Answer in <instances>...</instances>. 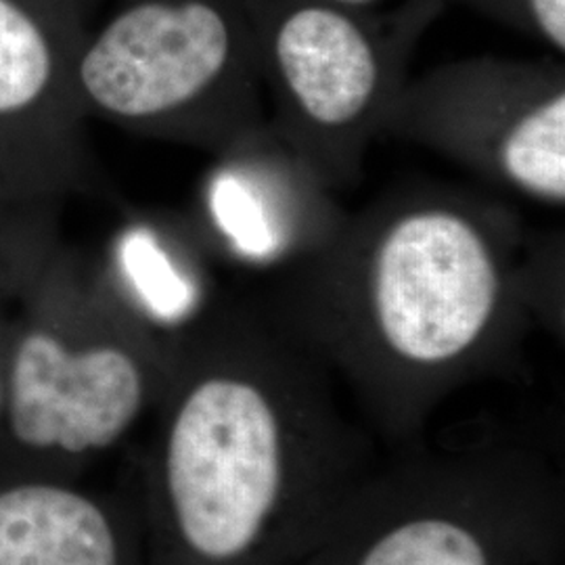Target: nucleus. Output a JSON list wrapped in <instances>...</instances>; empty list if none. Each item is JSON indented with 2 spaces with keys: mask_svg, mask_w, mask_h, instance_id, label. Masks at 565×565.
<instances>
[{
  "mask_svg": "<svg viewBox=\"0 0 565 565\" xmlns=\"http://www.w3.org/2000/svg\"><path fill=\"white\" fill-rule=\"evenodd\" d=\"M88 0H0V184L15 207L99 191L76 61Z\"/></svg>",
  "mask_w": 565,
  "mask_h": 565,
  "instance_id": "obj_8",
  "label": "nucleus"
},
{
  "mask_svg": "<svg viewBox=\"0 0 565 565\" xmlns=\"http://www.w3.org/2000/svg\"><path fill=\"white\" fill-rule=\"evenodd\" d=\"M74 82L88 120L210 158L268 126L245 0H121Z\"/></svg>",
  "mask_w": 565,
  "mask_h": 565,
  "instance_id": "obj_5",
  "label": "nucleus"
},
{
  "mask_svg": "<svg viewBox=\"0 0 565 565\" xmlns=\"http://www.w3.org/2000/svg\"><path fill=\"white\" fill-rule=\"evenodd\" d=\"M268 126L338 195L363 181L413 55L445 0L354 9L335 0H245Z\"/></svg>",
  "mask_w": 565,
  "mask_h": 565,
  "instance_id": "obj_6",
  "label": "nucleus"
},
{
  "mask_svg": "<svg viewBox=\"0 0 565 565\" xmlns=\"http://www.w3.org/2000/svg\"><path fill=\"white\" fill-rule=\"evenodd\" d=\"M11 210H20V207H15V205L11 203L7 191H4V186L0 184V212H11Z\"/></svg>",
  "mask_w": 565,
  "mask_h": 565,
  "instance_id": "obj_15",
  "label": "nucleus"
},
{
  "mask_svg": "<svg viewBox=\"0 0 565 565\" xmlns=\"http://www.w3.org/2000/svg\"><path fill=\"white\" fill-rule=\"evenodd\" d=\"M264 302L172 343L137 505L151 565H302L385 448Z\"/></svg>",
  "mask_w": 565,
  "mask_h": 565,
  "instance_id": "obj_1",
  "label": "nucleus"
},
{
  "mask_svg": "<svg viewBox=\"0 0 565 565\" xmlns=\"http://www.w3.org/2000/svg\"><path fill=\"white\" fill-rule=\"evenodd\" d=\"M0 565H151L137 499L53 471H0Z\"/></svg>",
  "mask_w": 565,
  "mask_h": 565,
  "instance_id": "obj_10",
  "label": "nucleus"
},
{
  "mask_svg": "<svg viewBox=\"0 0 565 565\" xmlns=\"http://www.w3.org/2000/svg\"><path fill=\"white\" fill-rule=\"evenodd\" d=\"M99 270L121 302L168 343L218 300L200 237L160 216L120 224Z\"/></svg>",
  "mask_w": 565,
  "mask_h": 565,
  "instance_id": "obj_11",
  "label": "nucleus"
},
{
  "mask_svg": "<svg viewBox=\"0 0 565 565\" xmlns=\"http://www.w3.org/2000/svg\"><path fill=\"white\" fill-rule=\"evenodd\" d=\"M212 160L200 193L205 243L243 268L281 275L342 226L345 212L335 195L270 126Z\"/></svg>",
  "mask_w": 565,
  "mask_h": 565,
  "instance_id": "obj_9",
  "label": "nucleus"
},
{
  "mask_svg": "<svg viewBox=\"0 0 565 565\" xmlns=\"http://www.w3.org/2000/svg\"><path fill=\"white\" fill-rule=\"evenodd\" d=\"M345 7H354V9H380L384 4V0H335Z\"/></svg>",
  "mask_w": 565,
  "mask_h": 565,
  "instance_id": "obj_14",
  "label": "nucleus"
},
{
  "mask_svg": "<svg viewBox=\"0 0 565 565\" xmlns=\"http://www.w3.org/2000/svg\"><path fill=\"white\" fill-rule=\"evenodd\" d=\"M385 135L507 193L564 207V61L490 55L436 65L404 84Z\"/></svg>",
  "mask_w": 565,
  "mask_h": 565,
  "instance_id": "obj_7",
  "label": "nucleus"
},
{
  "mask_svg": "<svg viewBox=\"0 0 565 565\" xmlns=\"http://www.w3.org/2000/svg\"><path fill=\"white\" fill-rule=\"evenodd\" d=\"M555 452L518 434L387 448L302 565H564Z\"/></svg>",
  "mask_w": 565,
  "mask_h": 565,
  "instance_id": "obj_4",
  "label": "nucleus"
},
{
  "mask_svg": "<svg viewBox=\"0 0 565 565\" xmlns=\"http://www.w3.org/2000/svg\"><path fill=\"white\" fill-rule=\"evenodd\" d=\"M497 21L509 30L543 42L555 57L565 55V0H445Z\"/></svg>",
  "mask_w": 565,
  "mask_h": 565,
  "instance_id": "obj_12",
  "label": "nucleus"
},
{
  "mask_svg": "<svg viewBox=\"0 0 565 565\" xmlns=\"http://www.w3.org/2000/svg\"><path fill=\"white\" fill-rule=\"evenodd\" d=\"M505 203L422 184L345 214L264 302L329 369L385 448L424 438L459 390L505 371L539 317Z\"/></svg>",
  "mask_w": 565,
  "mask_h": 565,
  "instance_id": "obj_2",
  "label": "nucleus"
},
{
  "mask_svg": "<svg viewBox=\"0 0 565 565\" xmlns=\"http://www.w3.org/2000/svg\"><path fill=\"white\" fill-rule=\"evenodd\" d=\"M39 207L0 212V436L4 419V373H7V342L15 296V277L20 264L21 245L28 226Z\"/></svg>",
  "mask_w": 565,
  "mask_h": 565,
  "instance_id": "obj_13",
  "label": "nucleus"
},
{
  "mask_svg": "<svg viewBox=\"0 0 565 565\" xmlns=\"http://www.w3.org/2000/svg\"><path fill=\"white\" fill-rule=\"evenodd\" d=\"M172 343L39 212L21 245L7 342L0 446L67 476L126 445L151 417Z\"/></svg>",
  "mask_w": 565,
  "mask_h": 565,
  "instance_id": "obj_3",
  "label": "nucleus"
}]
</instances>
